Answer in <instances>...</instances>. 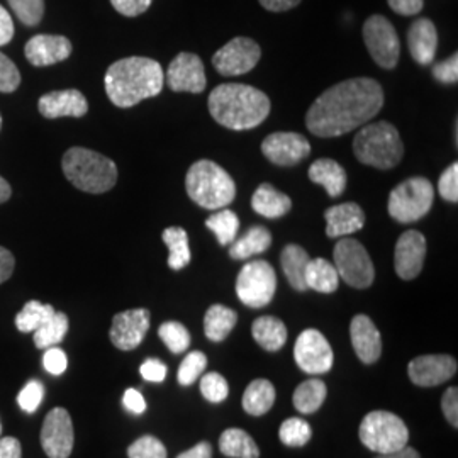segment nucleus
Returning <instances> with one entry per match:
<instances>
[{"label":"nucleus","instance_id":"nucleus-1","mask_svg":"<svg viewBox=\"0 0 458 458\" xmlns=\"http://www.w3.org/2000/svg\"><path fill=\"white\" fill-rule=\"evenodd\" d=\"M384 106V90L374 79L336 83L314 100L306 115L308 130L319 138H336L370 123Z\"/></svg>","mask_w":458,"mask_h":458},{"label":"nucleus","instance_id":"nucleus-2","mask_svg":"<svg viewBox=\"0 0 458 458\" xmlns=\"http://www.w3.org/2000/svg\"><path fill=\"white\" fill-rule=\"evenodd\" d=\"M104 83L109 100L117 107L128 109L145 98H157L164 90V68L157 60L145 56L123 58L107 68Z\"/></svg>","mask_w":458,"mask_h":458},{"label":"nucleus","instance_id":"nucleus-3","mask_svg":"<svg viewBox=\"0 0 458 458\" xmlns=\"http://www.w3.org/2000/svg\"><path fill=\"white\" fill-rule=\"evenodd\" d=\"M209 111L221 126L246 131L260 126L270 114V98L251 85L223 83L209 96Z\"/></svg>","mask_w":458,"mask_h":458},{"label":"nucleus","instance_id":"nucleus-4","mask_svg":"<svg viewBox=\"0 0 458 458\" xmlns=\"http://www.w3.org/2000/svg\"><path fill=\"white\" fill-rule=\"evenodd\" d=\"M62 168L68 181L89 194H104L117 182L114 162L87 148H70L64 155Z\"/></svg>","mask_w":458,"mask_h":458},{"label":"nucleus","instance_id":"nucleus-5","mask_svg":"<svg viewBox=\"0 0 458 458\" xmlns=\"http://www.w3.org/2000/svg\"><path fill=\"white\" fill-rule=\"evenodd\" d=\"M189 197L208 211H219L236 197V183L228 172L211 160H199L185 177Z\"/></svg>","mask_w":458,"mask_h":458},{"label":"nucleus","instance_id":"nucleus-6","mask_svg":"<svg viewBox=\"0 0 458 458\" xmlns=\"http://www.w3.org/2000/svg\"><path fill=\"white\" fill-rule=\"evenodd\" d=\"M353 153L360 164L378 170H391L403 160L404 147L393 124L378 121L361 126L353 140Z\"/></svg>","mask_w":458,"mask_h":458},{"label":"nucleus","instance_id":"nucleus-7","mask_svg":"<svg viewBox=\"0 0 458 458\" xmlns=\"http://www.w3.org/2000/svg\"><path fill=\"white\" fill-rule=\"evenodd\" d=\"M360 440L376 454L397 452L410 442V429L406 423L389 411H372L361 421Z\"/></svg>","mask_w":458,"mask_h":458},{"label":"nucleus","instance_id":"nucleus-8","mask_svg":"<svg viewBox=\"0 0 458 458\" xmlns=\"http://www.w3.org/2000/svg\"><path fill=\"white\" fill-rule=\"evenodd\" d=\"M435 200V187L425 177H412L399 183L391 196L387 209L397 223H416L429 213Z\"/></svg>","mask_w":458,"mask_h":458},{"label":"nucleus","instance_id":"nucleus-9","mask_svg":"<svg viewBox=\"0 0 458 458\" xmlns=\"http://www.w3.org/2000/svg\"><path fill=\"white\" fill-rule=\"evenodd\" d=\"M277 291V276L272 265L265 260L248 262L236 278L238 299L253 310H260L272 302Z\"/></svg>","mask_w":458,"mask_h":458},{"label":"nucleus","instance_id":"nucleus-10","mask_svg":"<svg viewBox=\"0 0 458 458\" xmlns=\"http://www.w3.org/2000/svg\"><path fill=\"white\" fill-rule=\"evenodd\" d=\"M333 259L338 276L344 278V284H348L350 287L367 289L374 284V263L360 242L353 238L340 240L335 246Z\"/></svg>","mask_w":458,"mask_h":458},{"label":"nucleus","instance_id":"nucleus-11","mask_svg":"<svg viewBox=\"0 0 458 458\" xmlns=\"http://www.w3.org/2000/svg\"><path fill=\"white\" fill-rule=\"evenodd\" d=\"M363 41L377 65L393 70L399 62L401 41L395 28L384 16L369 17L363 24Z\"/></svg>","mask_w":458,"mask_h":458},{"label":"nucleus","instance_id":"nucleus-12","mask_svg":"<svg viewBox=\"0 0 458 458\" xmlns=\"http://www.w3.org/2000/svg\"><path fill=\"white\" fill-rule=\"evenodd\" d=\"M262 58V49L257 41L245 36L231 39L213 56V65L225 77L245 75L251 72Z\"/></svg>","mask_w":458,"mask_h":458},{"label":"nucleus","instance_id":"nucleus-13","mask_svg":"<svg viewBox=\"0 0 458 458\" xmlns=\"http://www.w3.org/2000/svg\"><path fill=\"white\" fill-rule=\"evenodd\" d=\"M297 367L311 376H323L333 367V350L325 335L318 329H304L294 346Z\"/></svg>","mask_w":458,"mask_h":458},{"label":"nucleus","instance_id":"nucleus-14","mask_svg":"<svg viewBox=\"0 0 458 458\" xmlns=\"http://www.w3.org/2000/svg\"><path fill=\"white\" fill-rule=\"evenodd\" d=\"M73 423L64 408L49 411L41 428V446L48 458H68L73 452Z\"/></svg>","mask_w":458,"mask_h":458},{"label":"nucleus","instance_id":"nucleus-15","mask_svg":"<svg viewBox=\"0 0 458 458\" xmlns=\"http://www.w3.org/2000/svg\"><path fill=\"white\" fill-rule=\"evenodd\" d=\"M262 153L278 166H294L310 157L311 145L299 132H274L263 140Z\"/></svg>","mask_w":458,"mask_h":458},{"label":"nucleus","instance_id":"nucleus-16","mask_svg":"<svg viewBox=\"0 0 458 458\" xmlns=\"http://www.w3.org/2000/svg\"><path fill=\"white\" fill-rule=\"evenodd\" d=\"M166 83L174 92H204L208 79L202 60L194 53L177 55L166 70Z\"/></svg>","mask_w":458,"mask_h":458},{"label":"nucleus","instance_id":"nucleus-17","mask_svg":"<svg viewBox=\"0 0 458 458\" xmlns=\"http://www.w3.org/2000/svg\"><path fill=\"white\" fill-rule=\"evenodd\" d=\"M149 311L148 310H130L119 312L113 318V327L109 331V338L115 348L123 352H131L138 348L147 336L149 329Z\"/></svg>","mask_w":458,"mask_h":458},{"label":"nucleus","instance_id":"nucleus-18","mask_svg":"<svg viewBox=\"0 0 458 458\" xmlns=\"http://www.w3.org/2000/svg\"><path fill=\"white\" fill-rule=\"evenodd\" d=\"M426 257V238L416 229L401 234L394 251V268L403 280H412L423 270Z\"/></svg>","mask_w":458,"mask_h":458},{"label":"nucleus","instance_id":"nucleus-19","mask_svg":"<svg viewBox=\"0 0 458 458\" xmlns=\"http://www.w3.org/2000/svg\"><path fill=\"white\" fill-rule=\"evenodd\" d=\"M411 382L420 387H435L457 374V360L450 355H423L408 365Z\"/></svg>","mask_w":458,"mask_h":458},{"label":"nucleus","instance_id":"nucleus-20","mask_svg":"<svg viewBox=\"0 0 458 458\" xmlns=\"http://www.w3.org/2000/svg\"><path fill=\"white\" fill-rule=\"evenodd\" d=\"M72 49V43L65 36L38 34L26 43L24 55L31 65L49 66L65 62Z\"/></svg>","mask_w":458,"mask_h":458},{"label":"nucleus","instance_id":"nucleus-21","mask_svg":"<svg viewBox=\"0 0 458 458\" xmlns=\"http://www.w3.org/2000/svg\"><path fill=\"white\" fill-rule=\"evenodd\" d=\"M38 109L47 119L82 117L89 111V102L81 90L66 89L45 94L38 100Z\"/></svg>","mask_w":458,"mask_h":458},{"label":"nucleus","instance_id":"nucleus-22","mask_svg":"<svg viewBox=\"0 0 458 458\" xmlns=\"http://www.w3.org/2000/svg\"><path fill=\"white\" fill-rule=\"evenodd\" d=\"M350 338H352V344H353V350H355L357 357L363 363L370 365V363H376L380 359V355H382V338H380V333L374 325V321L369 316L359 314L352 319Z\"/></svg>","mask_w":458,"mask_h":458},{"label":"nucleus","instance_id":"nucleus-23","mask_svg":"<svg viewBox=\"0 0 458 458\" xmlns=\"http://www.w3.org/2000/svg\"><path fill=\"white\" fill-rule=\"evenodd\" d=\"M408 45L414 62L420 65L433 64L438 48V33L435 22L428 17L414 21L408 31Z\"/></svg>","mask_w":458,"mask_h":458},{"label":"nucleus","instance_id":"nucleus-24","mask_svg":"<svg viewBox=\"0 0 458 458\" xmlns=\"http://www.w3.org/2000/svg\"><path fill=\"white\" fill-rule=\"evenodd\" d=\"M325 219L327 238H344L363 228L365 213L361 211L359 204L344 202L327 209Z\"/></svg>","mask_w":458,"mask_h":458},{"label":"nucleus","instance_id":"nucleus-25","mask_svg":"<svg viewBox=\"0 0 458 458\" xmlns=\"http://www.w3.org/2000/svg\"><path fill=\"white\" fill-rule=\"evenodd\" d=\"M310 179L312 183L325 187L327 196L340 197L346 189V172L344 166L331 160V158H319L310 166Z\"/></svg>","mask_w":458,"mask_h":458},{"label":"nucleus","instance_id":"nucleus-26","mask_svg":"<svg viewBox=\"0 0 458 458\" xmlns=\"http://www.w3.org/2000/svg\"><path fill=\"white\" fill-rule=\"evenodd\" d=\"M251 208L267 219H277L291 211V197L282 194L274 185L262 183L251 197Z\"/></svg>","mask_w":458,"mask_h":458},{"label":"nucleus","instance_id":"nucleus-27","mask_svg":"<svg viewBox=\"0 0 458 458\" xmlns=\"http://www.w3.org/2000/svg\"><path fill=\"white\" fill-rule=\"evenodd\" d=\"M311 260V257L308 255V251L299 245H287L284 248L282 255H280V263L284 268V274L289 280V284L293 285L297 293H306L308 285H306V267Z\"/></svg>","mask_w":458,"mask_h":458},{"label":"nucleus","instance_id":"nucleus-28","mask_svg":"<svg viewBox=\"0 0 458 458\" xmlns=\"http://www.w3.org/2000/svg\"><path fill=\"white\" fill-rule=\"evenodd\" d=\"M272 245V234L265 226H253L245 234L234 240L229 248L233 260H248L253 255H260Z\"/></svg>","mask_w":458,"mask_h":458},{"label":"nucleus","instance_id":"nucleus-29","mask_svg":"<svg viewBox=\"0 0 458 458\" xmlns=\"http://www.w3.org/2000/svg\"><path fill=\"white\" fill-rule=\"evenodd\" d=\"M276 387L267 378L253 380L243 394V410L250 416H263L276 404Z\"/></svg>","mask_w":458,"mask_h":458},{"label":"nucleus","instance_id":"nucleus-30","mask_svg":"<svg viewBox=\"0 0 458 458\" xmlns=\"http://www.w3.org/2000/svg\"><path fill=\"white\" fill-rule=\"evenodd\" d=\"M255 342L267 352H278L287 342V327L274 316H262L251 327Z\"/></svg>","mask_w":458,"mask_h":458},{"label":"nucleus","instance_id":"nucleus-31","mask_svg":"<svg viewBox=\"0 0 458 458\" xmlns=\"http://www.w3.org/2000/svg\"><path fill=\"white\" fill-rule=\"evenodd\" d=\"M306 285L321 294H331L340 285V276L333 263L325 259H314L310 260L306 267Z\"/></svg>","mask_w":458,"mask_h":458},{"label":"nucleus","instance_id":"nucleus-32","mask_svg":"<svg viewBox=\"0 0 458 458\" xmlns=\"http://www.w3.org/2000/svg\"><path fill=\"white\" fill-rule=\"evenodd\" d=\"M236 321H238L236 312L226 306L214 304L204 316V333L214 344L225 342L229 333L236 327Z\"/></svg>","mask_w":458,"mask_h":458},{"label":"nucleus","instance_id":"nucleus-33","mask_svg":"<svg viewBox=\"0 0 458 458\" xmlns=\"http://www.w3.org/2000/svg\"><path fill=\"white\" fill-rule=\"evenodd\" d=\"M219 450L225 457L259 458L260 450L255 440L240 428H229L219 438Z\"/></svg>","mask_w":458,"mask_h":458},{"label":"nucleus","instance_id":"nucleus-34","mask_svg":"<svg viewBox=\"0 0 458 458\" xmlns=\"http://www.w3.org/2000/svg\"><path fill=\"white\" fill-rule=\"evenodd\" d=\"M327 384L319 378H310L297 386L293 395L295 410L302 414H312L319 410L327 399Z\"/></svg>","mask_w":458,"mask_h":458},{"label":"nucleus","instance_id":"nucleus-35","mask_svg":"<svg viewBox=\"0 0 458 458\" xmlns=\"http://www.w3.org/2000/svg\"><path fill=\"white\" fill-rule=\"evenodd\" d=\"M165 245L168 246V267L172 270H182L191 263V246H189V234L183 228L172 226L166 228L162 234Z\"/></svg>","mask_w":458,"mask_h":458},{"label":"nucleus","instance_id":"nucleus-36","mask_svg":"<svg viewBox=\"0 0 458 458\" xmlns=\"http://www.w3.org/2000/svg\"><path fill=\"white\" fill-rule=\"evenodd\" d=\"M68 327L70 323L65 312H53L48 319L34 331V344L39 350H47L49 346L62 344L68 333Z\"/></svg>","mask_w":458,"mask_h":458},{"label":"nucleus","instance_id":"nucleus-37","mask_svg":"<svg viewBox=\"0 0 458 458\" xmlns=\"http://www.w3.org/2000/svg\"><path fill=\"white\" fill-rule=\"evenodd\" d=\"M206 226L216 234L219 245H231L236 240V234L240 229V219L231 209L223 208L206 219Z\"/></svg>","mask_w":458,"mask_h":458},{"label":"nucleus","instance_id":"nucleus-38","mask_svg":"<svg viewBox=\"0 0 458 458\" xmlns=\"http://www.w3.org/2000/svg\"><path fill=\"white\" fill-rule=\"evenodd\" d=\"M55 312L51 304H43L39 301H30L16 316V327L21 333H34L49 316Z\"/></svg>","mask_w":458,"mask_h":458},{"label":"nucleus","instance_id":"nucleus-39","mask_svg":"<svg viewBox=\"0 0 458 458\" xmlns=\"http://www.w3.org/2000/svg\"><path fill=\"white\" fill-rule=\"evenodd\" d=\"M278 437H280V442L287 446H304L311 440V426L302 418H289L280 426Z\"/></svg>","mask_w":458,"mask_h":458},{"label":"nucleus","instance_id":"nucleus-40","mask_svg":"<svg viewBox=\"0 0 458 458\" xmlns=\"http://www.w3.org/2000/svg\"><path fill=\"white\" fill-rule=\"evenodd\" d=\"M158 336L172 353H183L191 346L189 329L177 321H166L158 327Z\"/></svg>","mask_w":458,"mask_h":458},{"label":"nucleus","instance_id":"nucleus-41","mask_svg":"<svg viewBox=\"0 0 458 458\" xmlns=\"http://www.w3.org/2000/svg\"><path fill=\"white\" fill-rule=\"evenodd\" d=\"M7 2L14 11L17 19L30 28L38 26L45 16V0H7Z\"/></svg>","mask_w":458,"mask_h":458},{"label":"nucleus","instance_id":"nucleus-42","mask_svg":"<svg viewBox=\"0 0 458 458\" xmlns=\"http://www.w3.org/2000/svg\"><path fill=\"white\" fill-rule=\"evenodd\" d=\"M206 367H208V357L202 352H191L181 363V369L177 374L179 384L183 387L192 386L197 378L202 376Z\"/></svg>","mask_w":458,"mask_h":458},{"label":"nucleus","instance_id":"nucleus-43","mask_svg":"<svg viewBox=\"0 0 458 458\" xmlns=\"http://www.w3.org/2000/svg\"><path fill=\"white\" fill-rule=\"evenodd\" d=\"M200 393L209 403L219 404V403H223L228 397V382L221 374L211 372V374L202 377V380H200Z\"/></svg>","mask_w":458,"mask_h":458},{"label":"nucleus","instance_id":"nucleus-44","mask_svg":"<svg viewBox=\"0 0 458 458\" xmlns=\"http://www.w3.org/2000/svg\"><path fill=\"white\" fill-rule=\"evenodd\" d=\"M130 458H166V448L157 437L145 435L128 448Z\"/></svg>","mask_w":458,"mask_h":458},{"label":"nucleus","instance_id":"nucleus-45","mask_svg":"<svg viewBox=\"0 0 458 458\" xmlns=\"http://www.w3.org/2000/svg\"><path fill=\"white\" fill-rule=\"evenodd\" d=\"M43 397H45V386L39 380H31L22 387V391L17 395V404L21 410L31 414L39 408Z\"/></svg>","mask_w":458,"mask_h":458},{"label":"nucleus","instance_id":"nucleus-46","mask_svg":"<svg viewBox=\"0 0 458 458\" xmlns=\"http://www.w3.org/2000/svg\"><path fill=\"white\" fill-rule=\"evenodd\" d=\"M21 83V73L14 65V62L0 53V92L11 94L14 92Z\"/></svg>","mask_w":458,"mask_h":458},{"label":"nucleus","instance_id":"nucleus-47","mask_svg":"<svg viewBox=\"0 0 458 458\" xmlns=\"http://www.w3.org/2000/svg\"><path fill=\"white\" fill-rule=\"evenodd\" d=\"M438 192L446 202H458V164L450 165L438 181Z\"/></svg>","mask_w":458,"mask_h":458},{"label":"nucleus","instance_id":"nucleus-48","mask_svg":"<svg viewBox=\"0 0 458 458\" xmlns=\"http://www.w3.org/2000/svg\"><path fill=\"white\" fill-rule=\"evenodd\" d=\"M43 367L51 376H62L68 367L65 352L58 346H49L43 357Z\"/></svg>","mask_w":458,"mask_h":458},{"label":"nucleus","instance_id":"nucleus-49","mask_svg":"<svg viewBox=\"0 0 458 458\" xmlns=\"http://www.w3.org/2000/svg\"><path fill=\"white\" fill-rule=\"evenodd\" d=\"M433 77L442 83H457L458 55L454 53L450 58L433 65Z\"/></svg>","mask_w":458,"mask_h":458},{"label":"nucleus","instance_id":"nucleus-50","mask_svg":"<svg viewBox=\"0 0 458 458\" xmlns=\"http://www.w3.org/2000/svg\"><path fill=\"white\" fill-rule=\"evenodd\" d=\"M151 2L153 0H111L115 11L126 17L141 16L149 9Z\"/></svg>","mask_w":458,"mask_h":458},{"label":"nucleus","instance_id":"nucleus-51","mask_svg":"<svg viewBox=\"0 0 458 458\" xmlns=\"http://www.w3.org/2000/svg\"><path fill=\"white\" fill-rule=\"evenodd\" d=\"M442 410L446 421L454 428H458V389L450 387L446 393L443 394Z\"/></svg>","mask_w":458,"mask_h":458},{"label":"nucleus","instance_id":"nucleus-52","mask_svg":"<svg viewBox=\"0 0 458 458\" xmlns=\"http://www.w3.org/2000/svg\"><path fill=\"white\" fill-rule=\"evenodd\" d=\"M141 376L149 382H164L165 377L168 374V369L164 361L158 359H148L140 369Z\"/></svg>","mask_w":458,"mask_h":458},{"label":"nucleus","instance_id":"nucleus-53","mask_svg":"<svg viewBox=\"0 0 458 458\" xmlns=\"http://www.w3.org/2000/svg\"><path fill=\"white\" fill-rule=\"evenodd\" d=\"M395 14L401 16H416L423 11L425 0H387Z\"/></svg>","mask_w":458,"mask_h":458},{"label":"nucleus","instance_id":"nucleus-54","mask_svg":"<svg viewBox=\"0 0 458 458\" xmlns=\"http://www.w3.org/2000/svg\"><path fill=\"white\" fill-rule=\"evenodd\" d=\"M123 404L124 408L132 412V414H143L147 411V401L143 394L136 389H128L123 395Z\"/></svg>","mask_w":458,"mask_h":458},{"label":"nucleus","instance_id":"nucleus-55","mask_svg":"<svg viewBox=\"0 0 458 458\" xmlns=\"http://www.w3.org/2000/svg\"><path fill=\"white\" fill-rule=\"evenodd\" d=\"M14 38V21L5 7L0 5V47L11 43Z\"/></svg>","mask_w":458,"mask_h":458},{"label":"nucleus","instance_id":"nucleus-56","mask_svg":"<svg viewBox=\"0 0 458 458\" xmlns=\"http://www.w3.org/2000/svg\"><path fill=\"white\" fill-rule=\"evenodd\" d=\"M14 267H16L14 255L7 248L0 246V284L7 282L11 278V276L14 274Z\"/></svg>","mask_w":458,"mask_h":458},{"label":"nucleus","instance_id":"nucleus-57","mask_svg":"<svg viewBox=\"0 0 458 458\" xmlns=\"http://www.w3.org/2000/svg\"><path fill=\"white\" fill-rule=\"evenodd\" d=\"M0 458H22V446L17 438H0Z\"/></svg>","mask_w":458,"mask_h":458},{"label":"nucleus","instance_id":"nucleus-58","mask_svg":"<svg viewBox=\"0 0 458 458\" xmlns=\"http://www.w3.org/2000/svg\"><path fill=\"white\" fill-rule=\"evenodd\" d=\"M259 2L270 13H285L301 4V0H259Z\"/></svg>","mask_w":458,"mask_h":458},{"label":"nucleus","instance_id":"nucleus-59","mask_svg":"<svg viewBox=\"0 0 458 458\" xmlns=\"http://www.w3.org/2000/svg\"><path fill=\"white\" fill-rule=\"evenodd\" d=\"M177 458H213V446L209 442L197 443L194 448L183 452Z\"/></svg>","mask_w":458,"mask_h":458},{"label":"nucleus","instance_id":"nucleus-60","mask_svg":"<svg viewBox=\"0 0 458 458\" xmlns=\"http://www.w3.org/2000/svg\"><path fill=\"white\" fill-rule=\"evenodd\" d=\"M377 458H421L420 457V454L414 450V448H411V446H404V448H401V450H397V452H391V454H380Z\"/></svg>","mask_w":458,"mask_h":458},{"label":"nucleus","instance_id":"nucleus-61","mask_svg":"<svg viewBox=\"0 0 458 458\" xmlns=\"http://www.w3.org/2000/svg\"><path fill=\"white\" fill-rule=\"evenodd\" d=\"M11 194H13V189H11L9 182L0 177V204L7 202V200H9V197H11Z\"/></svg>","mask_w":458,"mask_h":458},{"label":"nucleus","instance_id":"nucleus-62","mask_svg":"<svg viewBox=\"0 0 458 458\" xmlns=\"http://www.w3.org/2000/svg\"><path fill=\"white\" fill-rule=\"evenodd\" d=\"M0 130H2V115H0Z\"/></svg>","mask_w":458,"mask_h":458}]
</instances>
